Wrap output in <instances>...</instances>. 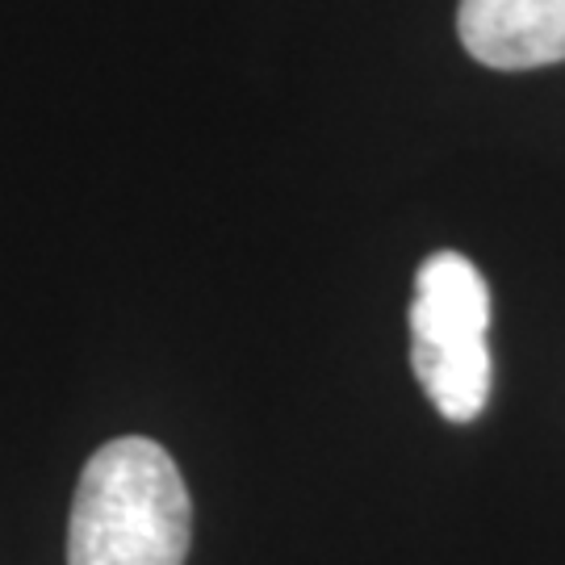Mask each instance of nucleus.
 Segmentation results:
<instances>
[{"mask_svg": "<svg viewBox=\"0 0 565 565\" xmlns=\"http://www.w3.org/2000/svg\"><path fill=\"white\" fill-rule=\"evenodd\" d=\"M457 34L494 72H527L565 60V0H461Z\"/></svg>", "mask_w": 565, "mask_h": 565, "instance_id": "7ed1b4c3", "label": "nucleus"}, {"mask_svg": "<svg viewBox=\"0 0 565 565\" xmlns=\"http://www.w3.org/2000/svg\"><path fill=\"white\" fill-rule=\"evenodd\" d=\"M490 289L461 252L427 256L411 302V364L448 424H473L490 398Z\"/></svg>", "mask_w": 565, "mask_h": 565, "instance_id": "f03ea898", "label": "nucleus"}, {"mask_svg": "<svg viewBox=\"0 0 565 565\" xmlns=\"http://www.w3.org/2000/svg\"><path fill=\"white\" fill-rule=\"evenodd\" d=\"M193 503L156 440L121 436L81 473L67 524V565H184Z\"/></svg>", "mask_w": 565, "mask_h": 565, "instance_id": "f257e3e1", "label": "nucleus"}]
</instances>
